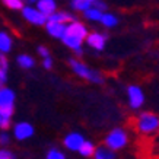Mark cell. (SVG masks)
I'll return each instance as SVG.
<instances>
[{"mask_svg": "<svg viewBox=\"0 0 159 159\" xmlns=\"http://www.w3.org/2000/svg\"><path fill=\"white\" fill-rule=\"evenodd\" d=\"M85 43L89 48L95 50V51H102L105 50L107 45V35L99 32V31H93V32H88Z\"/></svg>", "mask_w": 159, "mask_h": 159, "instance_id": "52a82bcc", "label": "cell"}, {"mask_svg": "<svg viewBox=\"0 0 159 159\" xmlns=\"http://www.w3.org/2000/svg\"><path fill=\"white\" fill-rule=\"evenodd\" d=\"M35 130H34V125L31 123H26V121H20L18 124H15L13 127V136L15 139L18 140H26L31 139L34 136Z\"/></svg>", "mask_w": 159, "mask_h": 159, "instance_id": "9c48e42d", "label": "cell"}, {"mask_svg": "<svg viewBox=\"0 0 159 159\" xmlns=\"http://www.w3.org/2000/svg\"><path fill=\"white\" fill-rule=\"evenodd\" d=\"M118 22H120V20L117 18V15L111 13V12H107V10L102 12V16H101V19H99V24L107 29L116 28L117 25H118Z\"/></svg>", "mask_w": 159, "mask_h": 159, "instance_id": "4fadbf2b", "label": "cell"}, {"mask_svg": "<svg viewBox=\"0 0 159 159\" xmlns=\"http://www.w3.org/2000/svg\"><path fill=\"white\" fill-rule=\"evenodd\" d=\"M75 19L70 12H66V10H56L54 13H51L50 16H47V20H54V22H60V24H69L70 20Z\"/></svg>", "mask_w": 159, "mask_h": 159, "instance_id": "5bb4252c", "label": "cell"}, {"mask_svg": "<svg viewBox=\"0 0 159 159\" xmlns=\"http://www.w3.org/2000/svg\"><path fill=\"white\" fill-rule=\"evenodd\" d=\"M12 47H13V39H12L10 34L6 31H0V53H10Z\"/></svg>", "mask_w": 159, "mask_h": 159, "instance_id": "9a60e30c", "label": "cell"}, {"mask_svg": "<svg viewBox=\"0 0 159 159\" xmlns=\"http://www.w3.org/2000/svg\"><path fill=\"white\" fill-rule=\"evenodd\" d=\"M0 159H15V155L7 149H0Z\"/></svg>", "mask_w": 159, "mask_h": 159, "instance_id": "d4e9b609", "label": "cell"}, {"mask_svg": "<svg viewBox=\"0 0 159 159\" xmlns=\"http://www.w3.org/2000/svg\"><path fill=\"white\" fill-rule=\"evenodd\" d=\"M44 26H45L47 34L56 39L61 38L64 34V29H66V24H60V22H54V20H47Z\"/></svg>", "mask_w": 159, "mask_h": 159, "instance_id": "30bf717a", "label": "cell"}, {"mask_svg": "<svg viewBox=\"0 0 159 159\" xmlns=\"http://www.w3.org/2000/svg\"><path fill=\"white\" fill-rule=\"evenodd\" d=\"M35 7L45 16H50L58 9V5L56 0H37L35 2Z\"/></svg>", "mask_w": 159, "mask_h": 159, "instance_id": "8fae6325", "label": "cell"}, {"mask_svg": "<svg viewBox=\"0 0 159 159\" xmlns=\"http://www.w3.org/2000/svg\"><path fill=\"white\" fill-rule=\"evenodd\" d=\"M93 2L95 0H70V9L82 13L83 10H86L88 7L93 5Z\"/></svg>", "mask_w": 159, "mask_h": 159, "instance_id": "ac0fdd59", "label": "cell"}, {"mask_svg": "<svg viewBox=\"0 0 159 159\" xmlns=\"http://www.w3.org/2000/svg\"><path fill=\"white\" fill-rule=\"evenodd\" d=\"M69 66L72 69V72L76 75V76L82 77L88 82H92V83H102V75L97 70H93L88 66L86 63L80 61V60H77V58H70L69 60Z\"/></svg>", "mask_w": 159, "mask_h": 159, "instance_id": "3957f363", "label": "cell"}, {"mask_svg": "<svg viewBox=\"0 0 159 159\" xmlns=\"http://www.w3.org/2000/svg\"><path fill=\"white\" fill-rule=\"evenodd\" d=\"M104 145L110 148L111 150H121L129 145V133L123 127H116L105 136Z\"/></svg>", "mask_w": 159, "mask_h": 159, "instance_id": "277c9868", "label": "cell"}, {"mask_svg": "<svg viewBox=\"0 0 159 159\" xmlns=\"http://www.w3.org/2000/svg\"><path fill=\"white\" fill-rule=\"evenodd\" d=\"M10 123H12V117L5 114L3 111H0V129L2 130H7L10 127Z\"/></svg>", "mask_w": 159, "mask_h": 159, "instance_id": "603a6c76", "label": "cell"}, {"mask_svg": "<svg viewBox=\"0 0 159 159\" xmlns=\"http://www.w3.org/2000/svg\"><path fill=\"white\" fill-rule=\"evenodd\" d=\"M136 130L140 134L152 136L159 131V116L150 111L140 112L136 118Z\"/></svg>", "mask_w": 159, "mask_h": 159, "instance_id": "7a4b0ae2", "label": "cell"}, {"mask_svg": "<svg viewBox=\"0 0 159 159\" xmlns=\"http://www.w3.org/2000/svg\"><path fill=\"white\" fill-rule=\"evenodd\" d=\"M15 102V92L10 88H0V107H12Z\"/></svg>", "mask_w": 159, "mask_h": 159, "instance_id": "7c38bea8", "label": "cell"}, {"mask_svg": "<svg viewBox=\"0 0 159 159\" xmlns=\"http://www.w3.org/2000/svg\"><path fill=\"white\" fill-rule=\"evenodd\" d=\"M127 101L131 110H140L142 105L145 104V93L142 88L137 85H130L127 88Z\"/></svg>", "mask_w": 159, "mask_h": 159, "instance_id": "8992f818", "label": "cell"}, {"mask_svg": "<svg viewBox=\"0 0 159 159\" xmlns=\"http://www.w3.org/2000/svg\"><path fill=\"white\" fill-rule=\"evenodd\" d=\"M16 61H18V64H19L22 69H25V70H29V69H32L35 66L34 57H31L29 54H19V56L16 57Z\"/></svg>", "mask_w": 159, "mask_h": 159, "instance_id": "d6986e66", "label": "cell"}, {"mask_svg": "<svg viewBox=\"0 0 159 159\" xmlns=\"http://www.w3.org/2000/svg\"><path fill=\"white\" fill-rule=\"evenodd\" d=\"M2 2H3V5L10 10H20L25 5L24 0H2Z\"/></svg>", "mask_w": 159, "mask_h": 159, "instance_id": "44dd1931", "label": "cell"}, {"mask_svg": "<svg viewBox=\"0 0 159 159\" xmlns=\"http://www.w3.org/2000/svg\"><path fill=\"white\" fill-rule=\"evenodd\" d=\"M9 142H10V136L6 133V131H3V133H0V145H9Z\"/></svg>", "mask_w": 159, "mask_h": 159, "instance_id": "83f0119b", "label": "cell"}, {"mask_svg": "<svg viewBox=\"0 0 159 159\" xmlns=\"http://www.w3.org/2000/svg\"><path fill=\"white\" fill-rule=\"evenodd\" d=\"M82 13H83V18L86 20H89V22H99V19L102 16V10L95 7V6H91L86 10H83Z\"/></svg>", "mask_w": 159, "mask_h": 159, "instance_id": "e0dca14e", "label": "cell"}, {"mask_svg": "<svg viewBox=\"0 0 159 159\" xmlns=\"http://www.w3.org/2000/svg\"><path fill=\"white\" fill-rule=\"evenodd\" d=\"M92 6H95V7H98V9H101L102 12H104V10H107V3H105V2H102V0H95Z\"/></svg>", "mask_w": 159, "mask_h": 159, "instance_id": "f546056e", "label": "cell"}, {"mask_svg": "<svg viewBox=\"0 0 159 159\" xmlns=\"http://www.w3.org/2000/svg\"><path fill=\"white\" fill-rule=\"evenodd\" d=\"M83 142H85V137H83L80 133H77V131H70V133H67V134L64 136L63 145H64V148L67 150H70V152H77Z\"/></svg>", "mask_w": 159, "mask_h": 159, "instance_id": "ba28073f", "label": "cell"}, {"mask_svg": "<svg viewBox=\"0 0 159 159\" xmlns=\"http://www.w3.org/2000/svg\"><path fill=\"white\" fill-rule=\"evenodd\" d=\"M7 67H9V61H7V58H6V54L0 53V69L7 70Z\"/></svg>", "mask_w": 159, "mask_h": 159, "instance_id": "484cf974", "label": "cell"}, {"mask_svg": "<svg viewBox=\"0 0 159 159\" xmlns=\"http://www.w3.org/2000/svg\"><path fill=\"white\" fill-rule=\"evenodd\" d=\"M95 148L97 146L93 145L92 142H89V140H85L82 145H80V148H79V155L80 156H83V158H91L92 155H93V152H95Z\"/></svg>", "mask_w": 159, "mask_h": 159, "instance_id": "ffe728a7", "label": "cell"}, {"mask_svg": "<svg viewBox=\"0 0 159 159\" xmlns=\"http://www.w3.org/2000/svg\"><path fill=\"white\" fill-rule=\"evenodd\" d=\"M25 3H28V5H32V3H35L37 0H24Z\"/></svg>", "mask_w": 159, "mask_h": 159, "instance_id": "4dcf8cb0", "label": "cell"}, {"mask_svg": "<svg viewBox=\"0 0 159 159\" xmlns=\"http://www.w3.org/2000/svg\"><path fill=\"white\" fill-rule=\"evenodd\" d=\"M43 67L47 69V70H50V69H53V58L50 57H44L43 58Z\"/></svg>", "mask_w": 159, "mask_h": 159, "instance_id": "4316f807", "label": "cell"}, {"mask_svg": "<svg viewBox=\"0 0 159 159\" xmlns=\"http://www.w3.org/2000/svg\"><path fill=\"white\" fill-rule=\"evenodd\" d=\"M88 32H89V29H88V26L83 24V22L73 19V20H70L69 24H66L64 34H63V37L60 39H61V43L64 44L67 48L75 51V50L82 48Z\"/></svg>", "mask_w": 159, "mask_h": 159, "instance_id": "6da1fadb", "label": "cell"}, {"mask_svg": "<svg viewBox=\"0 0 159 159\" xmlns=\"http://www.w3.org/2000/svg\"><path fill=\"white\" fill-rule=\"evenodd\" d=\"M20 12H22V18L31 25H35V26H44L45 22H47V16H45L44 13H41L35 6L24 5V7L20 9Z\"/></svg>", "mask_w": 159, "mask_h": 159, "instance_id": "5b68a950", "label": "cell"}, {"mask_svg": "<svg viewBox=\"0 0 159 159\" xmlns=\"http://www.w3.org/2000/svg\"><path fill=\"white\" fill-rule=\"evenodd\" d=\"M7 82V70L0 69V88L5 86V83Z\"/></svg>", "mask_w": 159, "mask_h": 159, "instance_id": "f1b7e54d", "label": "cell"}, {"mask_svg": "<svg viewBox=\"0 0 159 159\" xmlns=\"http://www.w3.org/2000/svg\"><path fill=\"white\" fill-rule=\"evenodd\" d=\"M45 159H66V155L63 150L57 149V148H51L45 155Z\"/></svg>", "mask_w": 159, "mask_h": 159, "instance_id": "7402d4cb", "label": "cell"}, {"mask_svg": "<svg viewBox=\"0 0 159 159\" xmlns=\"http://www.w3.org/2000/svg\"><path fill=\"white\" fill-rule=\"evenodd\" d=\"M37 53H38L39 57H48L50 56V50L45 47V45H39L38 48H37Z\"/></svg>", "mask_w": 159, "mask_h": 159, "instance_id": "cb8c5ba5", "label": "cell"}, {"mask_svg": "<svg viewBox=\"0 0 159 159\" xmlns=\"http://www.w3.org/2000/svg\"><path fill=\"white\" fill-rule=\"evenodd\" d=\"M92 156H93V159H117L116 152L111 150L110 148H107L105 145L95 148V152H93Z\"/></svg>", "mask_w": 159, "mask_h": 159, "instance_id": "2e32d148", "label": "cell"}]
</instances>
